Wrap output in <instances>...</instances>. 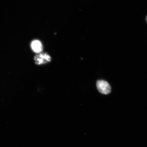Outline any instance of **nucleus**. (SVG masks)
Instances as JSON below:
<instances>
[{"label":"nucleus","instance_id":"obj_1","mask_svg":"<svg viewBox=\"0 0 147 147\" xmlns=\"http://www.w3.org/2000/svg\"><path fill=\"white\" fill-rule=\"evenodd\" d=\"M97 89L102 94H107L111 91V88L107 82L104 80H98L96 83Z\"/></svg>","mask_w":147,"mask_h":147},{"label":"nucleus","instance_id":"obj_3","mask_svg":"<svg viewBox=\"0 0 147 147\" xmlns=\"http://www.w3.org/2000/svg\"><path fill=\"white\" fill-rule=\"evenodd\" d=\"M31 47L34 52L37 54L41 53L43 50V45L41 42L38 40H34L31 43Z\"/></svg>","mask_w":147,"mask_h":147},{"label":"nucleus","instance_id":"obj_2","mask_svg":"<svg viewBox=\"0 0 147 147\" xmlns=\"http://www.w3.org/2000/svg\"><path fill=\"white\" fill-rule=\"evenodd\" d=\"M34 60L36 65H40L50 62L51 58L47 53H40L34 57Z\"/></svg>","mask_w":147,"mask_h":147},{"label":"nucleus","instance_id":"obj_4","mask_svg":"<svg viewBox=\"0 0 147 147\" xmlns=\"http://www.w3.org/2000/svg\"></svg>","mask_w":147,"mask_h":147}]
</instances>
